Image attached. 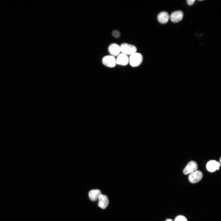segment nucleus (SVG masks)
Instances as JSON below:
<instances>
[{
  "mask_svg": "<svg viewBox=\"0 0 221 221\" xmlns=\"http://www.w3.org/2000/svg\"><path fill=\"white\" fill-rule=\"evenodd\" d=\"M195 1V0H188L186 1V2L188 5L191 6L194 4Z\"/></svg>",
  "mask_w": 221,
  "mask_h": 221,
  "instance_id": "nucleus-15",
  "label": "nucleus"
},
{
  "mask_svg": "<svg viewBox=\"0 0 221 221\" xmlns=\"http://www.w3.org/2000/svg\"><path fill=\"white\" fill-rule=\"evenodd\" d=\"M116 59V63L118 65L126 66L129 63V57L128 56L122 53H120Z\"/></svg>",
  "mask_w": 221,
  "mask_h": 221,
  "instance_id": "nucleus-7",
  "label": "nucleus"
},
{
  "mask_svg": "<svg viewBox=\"0 0 221 221\" xmlns=\"http://www.w3.org/2000/svg\"><path fill=\"white\" fill-rule=\"evenodd\" d=\"M197 168L198 165L197 163L194 161H191L189 162L185 167L183 172L184 174L187 175L196 170Z\"/></svg>",
  "mask_w": 221,
  "mask_h": 221,
  "instance_id": "nucleus-6",
  "label": "nucleus"
},
{
  "mask_svg": "<svg viewBox=\"0 0 221 221\" xmlns=\"http://www.w3.org/2000/svg\"><path fill=\"white\" fill-rule=\"evenodd\" d=\"M120 48L121 52L127 56H130L137 52V48L135 46L127 43H122L120 45Z\"/></svg>",
  "mask_w": 221,
  "mask_h": 221,
  "instance_id": "nucleus-2",
  "label": "nucleus"
},
{
  "mask_svg": "<svg viewBox=\"0 0 221 221\" xmlns=\"http://www.w3.org/2000/svg\"><path fill=\"white\" fill-rule=\"evenodd\" d=\"M203 176V174L201 171L196 170L190 173L188 176V180L192 183H196L201 180Z\"/></svg>",
  "mask_w": 221,
  "mask_h": 221,
  "instance_id": "nucleus-3",
  "label": "nucleus"
},
{
  "mask_svg": "<svg viewBox=\"0 0 221 221\" xmlns=\"http://www.w3.org/2000/svg\"><path fill=\"white\" fill-rule=\"evenodd\" d=\"M169 16L168 13L165 11L160 12L157 16V20L161 23L165 24L168 21Z\"/></svg>",
  "mask_w": 221,
  "mask_h": 221,
  "instance_id": "nucleus-11",
  "label": "nucleus"
},
{
  "mask_svg": "<svg viewBox=\"0 0 221 221\" xmlns=\"http://www.w3.org/2000/svg\"><path fill=\"white\" fill-rule=\"evenodd\" d=\"M101 194V191L98 189H95L90 191L88 193L89 198L92 201L98 200L99 196Z\"/></svg>",
  "mask_w": 221,
  "mask_h": 221,
  "instance_id": "nucleus-12",
  "label": "nucleus"
},
{
  "mask_svg": "<svg viewBox=\"0 0 221 221\" xmlns=\"http://www.w3.org/2000/svg\"><path fill=\"white\" fill-rule=\"evenodd\" d=\"M183 16V12L180 10H177L172 13L169 16V18L173 22L177 23L182 20Z\"/></svg>",
  "mask_w": 221,
  "mask_h": 221,
  "instance_id": "nucleus-8",
  "label": "nucleus"
},
{
  "mask_svg": "<svg viewBox=\"0 0 221 221\" xmlns=\"http://www.w3.org/2000/svg\"><path fill=\"white\" fill-rule=\"evenodd\" d=\"M113 37L116 38H118L120 36V33L117 30H114L112 33Z\"/></svg>",
  "mask_w": 221,
  "mask_h": 221,
  "instance_id": "nucleus-14",
  "label": "nucleus"
},
{
  "mask_svg": "<svg viewBox=\"0 0 221 221\" xmlns=\"http://www.w3.org/2000/svg\"><path fill=\"white\" fill-rule=\"evenodd\" d=\"M220 162H221V158H220Z\"/></svg>",
  "mask_w": 221,
  "mask_h": 221,
  "instance_id": "nucleus-17",
  "label": "nucleus"
},
{
  "mask_svg": "<svg viewBox=\"0 0 221 221\" xmlns=\"http://www.w3.org/2000/svg\"><path fill=\"white\" fill-rule=\"evenodd\" d=\"M166 221H172L171 219H168L167 220H166Z\"/></svg>",
  "mask_w": 221,
  "mask_h": 221,
  "instance_id": "nucleus-16",
  "label": "nucleus"
},
{
  "mask_svg": "<svg viewBox=\"0 0 221 221\" xmlns=\"http://www.w3.org/2000/svg\"><path fill=\"white\" fill-rule=\"evenodd\" d=\"M110 55L113 56H117L121 52L120 46L115 43L111 44L108 48Z\"/></svg>",
  "mask_w": 221,
  "mask_h": 221,
  "instance_id": "nucleus-5",
  "label": "nucleus"
},
{
  "mask_svg": "<svg viewBox=\"0 0 221 221\" xmlns=\"http://www.w3.org/2000/svg\"><path fill=\"white\" fill-rule=\"evenodd\" d=\"M143 60L142 55L136 52L130 56L129 63L133 67H138L142 64Z\"/></svg>",
  "mask_w": 221,
  "mask_h": 221,
  "instance_id": "nucleus-1",
  "label": "nucleus"
},
{
  "mask_svg": "<svg viewBox=\"0 0 221 221\" xmlns=\"http://www.w3.org/2000/svg\"><path fill=\"white\" fill-rule=\"evenodd\" d=\"M98 206L102 209H105L108 206L109 201L107 196L105 195L101 194L98 199Z\"/></svg>",
  "mask_w": 221,
  "mask_h": 221,
  "instance_id": "nucleus-9",
  "label": "nucleus"
},
{
  "mask_svg": "<svg viewBox=\"0 0 221 221\" xmlns=\"http://www.w3.org/2000/svg\"><path fill=\"white\" fill-rule=\"evenodd\" d=\"M175 221H187V220L184 216L179 215L176 218Z\"/></svg>",
  "mask_w": 221,
  "mask_h": 221,
  "instance_id": "nucleus-13",
  "label": "nucleus"
},
{
  "mask_svg": "<svg viewBox=\"0 0 221 221\" xmlns=\"http://www.w3.org/2000/svg\"><path fill=\"white\" fill-rule=\"evenodd\" d=\"M220 163L215 160H211L207 162L206 168L209 171L213 172L218 170L220 166Z\"/></svg>",
  "mask_w": 221,
  "mask_h": 221,
  "instance_id": "nucleus-10",
  "label": "nucleus"
},
{
  "mask_svg": "<svg viewBox=\"0 0 221 221\" xmlns=\"http://www.w3.org/2000/svg\"><path fill=\"white\" fill-rule=\"evenodd\" d=\"M102 62L104 65L110 68H113L116 64L115 57L110 55L104 56L102 59Z\"/></svg>",
  "mask_w": 221,
  "mask_h": 221,
  "instance_id": "nucleus-4",
  "label": "nucleus"
}]
</instances>
